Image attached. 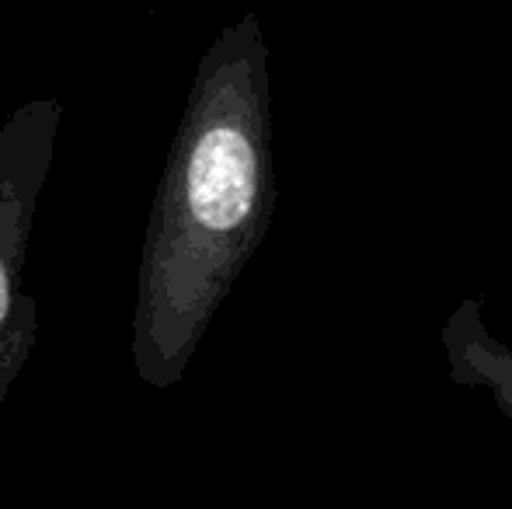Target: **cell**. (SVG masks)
Instances as JSON below:
<instances>
[{
  "label": "cell",
  "instance_id": "1",
  "mask_svg": "<svg viewBox=\"0 0 512 509\" xmlns=\"http://www.w3.org/2000/svg\"><path fill=\"white\" fill-rule=\"evenodd\" d=\"M272 217L269 53L255 14L223 28L199 60L140 252L133 367L168 391Z\"/></svg>",
  "mask_w": 512,
  "mask_h": 509
},
{
  "label": "cell",
  "instance_id": "2",
  "mask_svg": "<svg viewBox=\"0 0 512 509\" xmlns=\"http://www.w3.org/2000/svg\"><path fill=\"white\" fill-rule=\"evenodd\" d=\"M60 123V98H35L0 126V412L35 349V297L25 293V262Z\"/></svg>",
  "mask_w": 512,
  "mask_h": 509
},
{
  "label": "cell",
  "instance_id": "3",
  "mask_svg": "<svg viewBox=\"0 0 512 509\" xmlns=\"http://www.w3.org/2000/svg\"><path fill=\"white\" fill-rule=\"evenodd\" d=\"M450 374L464 384L485 387L492 401L512 419V349L481 328L474 304H464L443 328Z\"/></svg>",
  "mask_w": 512,
  "mask_h": 509
}]
</instances>
